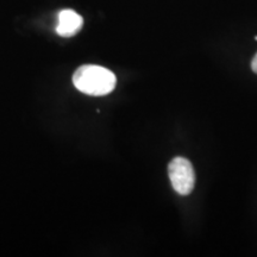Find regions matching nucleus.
Listing matches in <instances>:
<instances>
[{
  "mask_svg": "<svg viewBox=\"0 0 257 257\" xmlns=\"http://www.w3.org/2000/svg\"><path fill=\"white\" fill-rule=\"evenodd\" d=\"M83 19L73 10H63L59 15L56 32L62 37H72L82 28Z\"/></svg>",
  "mask_w": 257,
  "mask_h": 257,
  "instance_id": "nucleus-3",
  "label": "nucleus"
},
{
  "mask_svg": "<svg viewBox=\"0 0 257 257\" xmlns=\"http://www.w3.org/2000/svg\"><path fill=\"white\" fill-rule=\"evenodd\" d=\"M255 40H256V41H257V36H255Z\"/></svg>",
  "mask_w": 257,
  "mask_h": 257,
  "instance_id": "nucleus-5",
  "label": "nucleus"
},
{
  "mask_svg": "<svg viewBox=\"0 0 257 257\" xmlns=\"http://www.w3.org/2000/svg\"><path fill=\"white\" fill-rule=\"evenodd\" d=\"M73 83L80 92L93 96H101L111 93L117 85L113 72L95 64H85L75 70Z\"/></svg>",
  "mask_w": 257,
  "mask_h": 257,
  "instance_id": "nucleus-1",
  "label": "nucleus"
},
{
  "mask_svg": "<svg viewBox=\"0 0 257 257\" xmlns=\"http://www.w3.org/2000/svg\"><path fill=\"white\" fill-rule=\"evenodd\" d=\"M169 180L174 191L180 195H189L195 186V173L191 161L178 156L168 166Z\"/></svg>",
  "mask_w": 257,
  "mask_h": 257,
  "instance_id": "nucleus-2",
  "label": "nucleus"
},
{
  "mask_svg": "<svg viewBox=\"0 0 257 257\" xmlns=\"http://www.w3.org/2000/svg\"><path fill=\"white\" fill-rule=\"evenodd\" d=\"M251 69L253 73L257 74V53H256V55L253 56V59L251 61Z\"/></svg>",
  "mask_w": 257,
  "mask_h": 257,
  "instance_id": "nucleus-4",
  "label": "nucleus"
}]
</instances>
